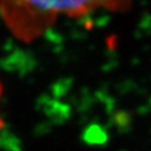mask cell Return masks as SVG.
<instances>
[{"instance_id":"7a4b0ae2","label":"cell","mask_w":151,"mask_h":151,"mask_svg":"<svg viewBox=\"0 0 151 151\" xmlns=\"http://www.w3.org/2000/svg\"><path fill=\"white\" fill-rule=\"evenodd\" d=\"M1 94H3V86H1V83H0V98H1ZM3 127H4V122L1 119V116H0V131H1Z\"/></svg>"},{"instance_id":"6da1fadb","label":"cell","mask_w":151,"mask_h":151,"mask_svg":"<svg viewBox=\"0 0 151 151\" xmlns=\"http://www.w3.org/2000/svg\"><path fill=\"white\" fill-rule=\"evenodd\" d=\"M133 0H0V14L14 36L31 41L58 17H82L98 10L125 12Z\"/></svg>"}]
</instances>
